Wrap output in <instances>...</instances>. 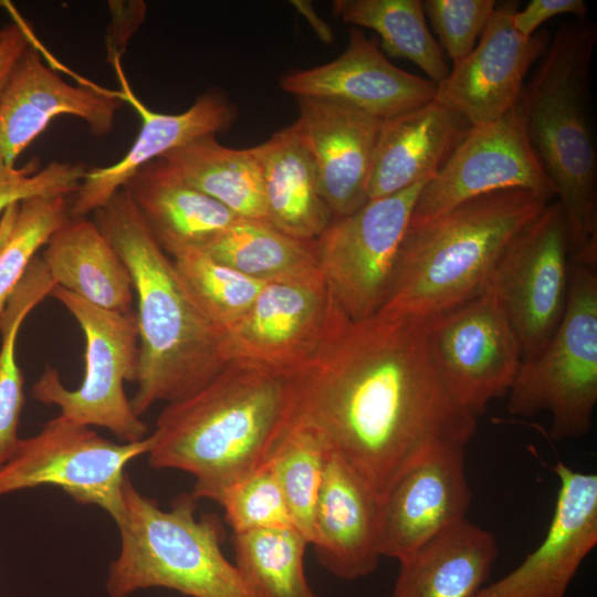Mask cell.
I'll list each match as a JSON object with an SVG mask.
<instances>
[{
  "label": "cell",
  "mask_w": 597,
  "mask_h": 597,
  "mask_svg": "<svg viewBox=\"0 0 597 597\" xmlns=\"http://www.w3.org/2000/svg\"><path fill=\"white\" fill-rule=\"evenodd\" d=\"M331 304L321 273L265 283L248 312L223 333L226 360L292 376L318 348Z\"/></svg>",
  "instance_id": "5bb4252c"
},
{
  "label": "cell",
  "mask_w": 597,
  "mask_h": 597,
  "mask_svg": "<svg viewBox=\"0 0 597 597\" xmlns=\"http://www.w3.org/2000/svg\"><path fill=\"white\" fill-rule=\"evenodd\" d=\"M159 159L238 217L268 222L262 171L252 148H231L205 136Z\"/></svg>",
  "instance_id": "83f0119b"
},
{
  "label": "cell",
  "mask_w": 597,
  "mask_h": 597,
  "mask_svg": "<svg viewBox=\"0 0 597 597\" xmlns=\"http://www.w3.org/2000/svg\"><path fill=\"white\" fill-rule=\"evenodd\" d=\"M597 25L575 19L558 27L517 108L528 143L555 189L569 230L570 260L597 265V153L589 73Z\"/></svg>",
  "instance_id": "277c9868"
},
{
  "label": "cell",
  "mask_w": 597,
  "mask_h": 597,
  "mask_svg": "<svg viewBox=\"0 0 597 597\" xmlns=\"http://www.w3.org/2000/svg\"><path fill=\"white\" fill-rule=\"evenodd\" d=\"M548 202L528 190L506 189L408 227L378 312L427 320L475 297L509 243Z\"/></svg>",
  "instance_id": "5b68a950"
},
{
  "label": "cell",
  "mask_w": 597,
  "mask_h": 597,
  "mask_svg": "<svg viewBox=\"0 0 597 597\" xmlns=\"http://www.w3.org/2000/svg\"><path fill=\"white\" fill-rule=\"evenodd\" d=\"M423 13L439 38V45L460 63L475 46L496 7L494 0H426Z\"/></svg>",
  "instance_id": "8d00e7d4"
},
{
  "label": "cell",
  "mask_w": 597,
  "mask_h": 597,
  "mask_svg": "<svg viewBox=\"0 0 597 597\" xmlns=\"http://www.w3.org/2000/svg\"><path fill=\"white\" fill-rule=\"evenodd\" d=\"M123 500L124 514L116 523L121 548L105 582L109 597H128L147 588L189 597H252L222 552L219 517H197L198 500L191 493L179 494L169 510H161L126 474Z\"/></svg>",
  "instance_id": "8992f818"
},
{
  "label": "cell",
  "mask_w": 597,
  "mask_h": 597,
  "mask_svg": "<svg viewBox=\"0 0 597 597\" xmlns=\"http://www.w3.org/2000/svg\"><path fill=\"white\" fill-rule=\"evenodd\" d=\"M292 418L290 377L229 362L199 390L165 406L148 462L191 474L192 496L216 501L270 460Z\"/></svg>",
  "instance_id": "7a4b0ae2"
},
{
  "label": "cell",
  "mask_w": 597,
  "mask_h": 597,
  "mask_svg": "<svg viewBox=\"0 0 597 597\" xmlns=\"http://www.w3.org/2000/svg\"><path fill=\"white\" fill-rule=\"evenodd\" d=\"M122 189L170 256L185 250H203L240 218L188 185L164 159L140 167Z\"/></svg>",
  "instance_id": "cb8c5ba5"
},
{
  "label": "cell",
  "mask_w": 597,
  "mask_h": 597,
  "mask_svg": "<svg viewBox=\"0 0 597 597\" xmlns=\"http://www.w3.org/2000/svg\"><path fill=\"white\" fill-rule=\"evenodd\" d=\"M171 259L196 304L223 333L248 312L265 284L213 259L203 250H185Z\"/></svg>",
  "instance_id": "e575fe53"
},
{
  "label": "cell",
  "mask_w": 597,
  "mask_h": 597,
  "mask_svg": "<svg viewBox=\"0 0 597 597\" xmlns=\"http://www.w3.org/2000/svg\"><path fill=\"white\" fill-rule=\"evenodd\" d=\"M28 30L21 22H13L3 28V39L0 43V93L15 63L32 42Z\"/></svg>",
  "instance_id": "60d3db41"
},
{
  "label": "cell",
  "mask_w": 597,
  "mask_h": 597,
  "mask_svg": "<svg viewBox=\"0 0 597 597\" xmlns=\"http://www.w3.org/2000/svg\"><path fill=\"white\" fill-rule=\"evenodd\" d=\"M301 132L316 165L321 193L333 218L368 201L373 155L383 119L347 103L295 96Z\"/></svg>",
  "instance_id": "44dd1931"
},
{
  "label": "cell",
  "mask_w": 597,
  "mask_h": 597,
  "mask_svg": "<svg viewBox=\"0 0 597 597\" xmlns=\"http://www.w3.org/2000/svg\"><path fill=\"white\" fill-rule=\"evenodd\" d=\"M251 148L262 171L268 222L291 237L314 241L334 218L295 122Z\"/></svg>",
  "instance_id": "d4e9b609"
},
{
  "label": "cell",
  "mask_w": 597,
  "mask_h": 597,
  "mask_svg": "<svg viewBox=\"0 0 597 597\" xmlns=\"http://www.w3.org/2000/svg\"><path fill=\"white\" fill-rule=\"evenodd\" d=\"M597 404V265L569 264L563 318L545 347L521 362L507 392V410L531 417L548 411L554 440L580 438Z\"/></svg>",
  "instance_id": "52a82bcc"
},
{
  "label": "cell",
  "mask_w": 597,
  "mask_h": 597,
  "mask_svg": "<svg viewBox=\"0 0 597 597\" xmlns=\"http://www.w3.org/2000/svg\"><path fill=\"white\" fill-rule=\"evenodd\" d=\"M70 217L67 196H36L8 207L0 219V315L36 252Z\"/></svg>",
  "instance_id": "836d02e7"
},
{
  "label": "cell",
  "mask_w": 597,
  "mask_h": 597,
  "mask_svg": "<svg viewBox=\"0 0 597 597\" xmlns=\"http://www.w3.org/2000/svg\"><path fill=\"white\" fill-rule=\"evenodd\" d=\"M234 565L252 597H317L304 568L310 545L295 527L232 534Z\"/></svg>",
  "instance_id": "4dcf8cb0"
},
{
  "label": "cell",
  "mask_w": 597,
  "mask_h": 597,
  "mask_svg": "<svg viewBox=\"0 0 597 597\" xmlns=\"http://www.w3.org/2000/svg\"><path fill=\"white\" fill-rule=\"evenodd\" d=\"M569 264L568 224L555 201L514 237L491 271L485 290L507 318L522 360L545 347L563 318Z\"/></svg>",
  "instance_id": "8fae6325"
},
{
  "label": "cell",
  "mask_w": 597,
  "mask_h": 597,
  "mask_svg": "<svg viewBox=\"0 0 597 597\" xmlns=\"http://www.w3.org/2000/svg\"><path fill=\"white\" fill-rule=\"evenodd\" d=\"M433 366L453 399L478 418L507 395L522 362L519 341L491 292L428 318Z\"/></svg>",
  "instance_id": "7c38bea8"
},
{
  "label": "cell",
  "mask_w": 597,
  "mask_h": 597,
  "mask_svg": "<svg viewBox=\"0 0 597 597\" xmlns=\"http://www.w3.org/2000/svg\"><path fill=\"white\" fill-rule=\"evenodd\" d=\"M111 23L106 34L107 54L111 61L121 59L130 36L143 23L146 13L144 1H111Z\"/></svg>",
  "instance_id": "ab89813d"
},
{
  "label": "cell",
  "mask_w": 597,
  "mask_h": 597,
  "mask_svg": "<svg viewBox=\"0 0 597 597\" xmlns=\"http://www.w3.org/2000/svg\"><path fill=\"white\" fill-rule=\"evenodd\" d=\"M87 169L71 161H52L43 168L31 161L22 168L0 169V213L27 198L73 195Z\"/></svg>",
  "instance_id": "74e56055"
},
{
  "label": "cell",
  "mask_w": 597,
  "mask_h": 597,
  "mask_svg": "<svg viewBox=\"0 0 597 597\" xmlns=\"http://www.w3.org/2000/svg\"><path fill=\"white\" fill-rule=\"evenodd\" d=\"M472 492L465 447L432 448L402 472L380 499V556L398 562L467 519Z\"/></svg>",
  "instance_id": "9a60e30c"
},
{
  "label": "cell",
  "mask_w": 597,
  "mask_h": 597,
  "mask_svg": "<svg viewBox=\"0 0 597 597\" xmlns=\"http://www.w3.org/2000/svg\"><path fill=\"white\" fill-rule=\"evenodd\" d=\"M280 85L294 96L347 103L380 119L432 101L437 84L392 64L365 32L352 27L344 52L335 60L284 75Z\"/></svg>",
  "instance_id": "ffe728a7"
},
{
  "label": "cell",
  "mask_w": 597,
  "mask_h": 597,
  "mask_svg": "<svg viewBox=\"0 0 597 597\" xmlns=\"http://www.w3.org/2000/svg\"><path fill=\"white\" fill-rule=\"evenodd\" d=\"M524 189L551 201L555 189L528 143L517 105L495 122L470 127L422 187L409 227L428 222L470 199Z\"/></svg>",
  "instance_id": "4fadbf2b"
},
{
  "label": "cell",
  "mask_w": 597,
  "mask_h": 597,
  "mask_svg": "<svg viewBox=\"0 0 597 597\" xmlns=\"http://www.w3.org/2000/svg\"><path fill=\"white\" fill-rule=\"evenodd\" d=\"M57 300L80 325L85 338V373L75 389L66 388L54 368H45L32 387V397L57 406L60 416L84 426L109 430L121 442H137L148 427L127 398L125 381L135 383L138 367L136 315L97 307L63 287L54 286Z\"/></svg>",
  "instance_id": "ba28073f"
},
{
  "label": "cell",
  "mask_w": 597,
  "mask_h": 597,
  "mask_svg": "<svg viewBox=\"0 0 597 597\" xmlns=\"http://www.w3.org/2000/svg\"><path fill=\"white\" fill-rule=\"evenodd\" d=\"M333 11L344 23L375 31L386 54L416 64L439 85L450 69L426 22L419 0H335Z\"/></svg>",
  "instance_id": "f546056e"
},
{
  "label": "cell",
  "mask_w": 597,
  "mask_h": 597,
  "mask_svg": "<svg viewBox=\"0 0 597 597\" xmlns=\"http://www.w3.org/2000/svg\"><path fill=\"white\" fill-rule=\"evenodd\" d=\"M587 11L584 0H531L524 9L513 13L512 24L521 35L530 38L541 24L553 17L573 14L577 19H584Z\"/></svg>",
  "instance_id": "f35d334b"
},
{
  "label": "cell",
  "mask_w": 597,
  "mask_h": 597,
  "mask_svg": "<svg viewBox=\"0 0 597 597\" xmlns=\"http://www.w3.org/2000/svg\"><path fill=\"white\" fill-rule=\"evenodd\" d=\"M331 447L313 426L292 418L268 463L289 506L293 525L311 545L314 511Z\"/></svg>",
  "instance_id": "d6a6232c"
},
{
  "label": "cell",
  "mask_w": 597,
  "mask_h": 597,
  "mask_svg": "<svg viewBox=\"0 0 597 597\" xmlns=\"http://www.w3.org/2000/svg\"><path fill=\"white\" fill-rule=\"evenodd\" d=\"M429 179L334 218L314 240L329 295L348 317L365 318L383 306L416 200Z\"/></svg>",
  "instance_id": "30bf717a"
},
{
  "label": "cell",
  "mask_w": 597,
  "mask_h": 597,
  "mask_svg": "<svg viewBox=\"0 0 597 597\" xmlns=\"http://www.w3.org/2000/svg\"><path fill=\"white\" fill-rule=\"evenodd\" d=\"M291 3L305 18L322 42L328 44L333 42V30L329 24L315 12L311 1L293 0Z\"/></svg>",
  "instance_id": "b9f144b4"
},
{
  "label": "cell",
  "mask_w": 597,
  "mask_h": 597,
  "mask_svg": "<svg viewBox=\"0 0 597 597\" xmlns=\"http://www.w3.org/2000/svg\"><path fill=\"white\" fill-rule=\"evenodd\" d=\"M554 512L541 544L520 565L475 597H565L582 563L597 545V474L562 461Z\"/></svg>",
  "instance_id": "ac0fdd59"
},
{
  "label": "cell",
  "mask_w": 597,
  "mask_h": 597,
  "mask_svg": "<svg viewBox=\"0 0 597 597\" xmlns=\"http://www.w3.org/2000/svg\"><path fill=\"white\" fill-rule=\"evenodd\" d=\"M498 555L495 536L465 519L399 562L390 597H475Z\"/></svg>",
  "instance_id": "484cf974"
},
{
  "label": "cell",
  "mask_w": 597,
  "mask_h": 597,
  "mask_svg": "<svg viewBox=\"0 0 597 597\" xmlns=\"http://www.w3.org/2000/svg\"><path fill=\"white\" fill-rule=\"evenodd\" d=\"M112 63L122 84L123 101L129 102L140 116V129L118 161L87 169L78 189L72 195L71 217H85L94 212L105 206L144 165L198 138L223 133L237 119L235 105L218 88L203 92L181 113L154 112L130 90L121 67V59L116 57Z\"/></svg>",
  "instance_id": "d6986e66"
},
{
  "label": "cell",
  "mask_w": 597,
  "mask_h": 597,
  "mask_svg": "<svg viewBox=\"0 0 597 597\" xmlns=\"http://www.w3.org/2000/svg\"><path fill=\"white\" fill-rule=\"evenodd\" d=\"M214 502L223 509L232 534L294 527L281 486L268 462L226 488Z\"/></svg>",
  "instance_id": "d590c367"
},
{
  "label": "cell",
  "mask_w": 597,
  "mask_h": 597,
  "mask_svg": "<svg viewBox=\"0 0 597 597\" xmlns=\"http://www.w3.org/2000/svg\"><path fill=\"white\" fill-rule=\"evenodd\" d=\"M203 251L262 283L301 280L321 273L314 241L291 237L262 220L238 218Z\"/></svg>",
  "instance_id": "f1b7e54d"
},
{
  "label": "cell",
  "mask_w": 597,
  "mask_h": 597,
  "mask_svg": "<svg viewBox=\"0 0 597 597\" xmlns=\"http://www.w3.org/2000/svg\"><path fill=\"white\" fill-rule=\"evenodd\" d=\"M41 259L56 286L103 310L132 312L130 273L94 221L70 216L44 245Z\"/></svg>",
  "instance_id": "4316f807"
},
{
  "label": "cell",
  "mask_w": 597,
  "mask_h": 597,
  "mask_svg": "<svg viewBox=\"0 0 597 597\" xmlns=\"http://www.w3.org/2000/svg\"><path fill=\"white\" fill-rule=\"evenodd\" d=\"M469 128L460 115L434 98L383 119L370 167L368 200L431 178Z\"/></svg>",
  "instance_id": "603a6c76"
},
{
  "label": "cell",
  "mask_w": 597,
  "mask_h": 597,
  "mask_svg": "<svg viewBox=\"0 0 597 597\" xmlns=\"http://www.w3.org/2000/svg\"><path fill=\"white\" fill-rule=\"evenodd\" d=\"M123 102L121 92L69 84L31 42L0 93V169L14 168L20 154L61 115L82 119L94 136L108 135Z\"/></svg>",
  "instance_id": "e0dca14e"
},
{
  "label": "cell",
  "mask_w": 597,
  "mask_h": 597,
  "mask_svg": "<svg viewBox=\"0 0 597 597\" xmlns=\"http://www.w3.org/2000/svg\"><path fill=\"white\" fill-rule=\"evenodd\" d=\"M95 223L127 266L137 296V416L184 399L228 364L223 332L196 304L126 190L95 210Z\"/></svg>",
  "instance_id": "3957f363"
},
{
  "label": "cell",
  "mask_w": 597,
  "mask_h": 597,
  "mask_svg": "<svg viewBox=\"0 0 597 597\" xmlns=\"http://www.w3.org/2000/svg\"><path fill=\"white\" fill-rule=\"evenodd\" d=\"M516 10L515 1L496 3L478 44L437 85L434 100L470 127L495 122L516 107L528 70L548 46L545 31L526 38L514 29Z\"/></svg>",
  "instance_id": "2e32d148"
},
{
  "label": "cell",
  "mask_w": 597,
  "mask_h": 597,
  "mask_svg": "<svg viewBox=\"0 0 597 597\" xmlns=\"http://www.w3.org/2000/svg\"><path fill=\"white\" fill-rule=\"evenodd\" d=\"M55 283L42 259L35 256L0 315V468L12 457L21 438L19 423L24 384L17 362V339L29 313L51 295Z\"/></svg>",
  "instance_id": "1f68e13d"
},
{
  "label": "cell",
  "mask_w": 597,
  "mask_h": 597,
  "mask_svg": "<svg viewBox=\"0 0 597 597\" xmlns=\"http://www.w3.org/2000/svg\"><path fill=\"white\" fill-rule=\"evenodd\" d=\"M2 39H3V28H0V43H1Z\"/></svg>",
  "instance_id": "7bdbcfd3"
},
{
  "label": "cell",
  "mask_w": 597,
  "mask_h": 597,
  "mask_svg": "<svg viewBox=\"0 0 597 597\" xmlns=\"http://www.w3.org/2000/svg\"><path fill=\"white\" fill-rule=\"evenodd\" d=\"M427 320L376 313L354 320L332 298L324 337L290 376L293 418L316 428L381 499L434 447H467L478 418L442 384Z\"/></svg>",
  "instance_id": "6da1fadb"
},
{
  "label": "cell",
  "mask_w": 597,
  "mask_h": 597,
  "mask_svg": "<svg viewBox=\"0 0 597 597\" xmlns=\"http://www.w3.org/2000/svg\"><path fill=\"white\" fill-rule=\"evenodd\" d=\"M380 498L338 453L328 452L314 520L316 558L333 576L354 580L375 572Z\"/></svg>",
  "instance_id": "7402d4cb"
},
{
  "label": "cell",
  "mask_w": 597,
  "mask_h": 597,
  "mask_svg": "<svg viewBox=\"0 0 597 597\" xmlns=\"http://www.w3.org/2000/svg\"><path fill=\"white\" fill-rule=\"evenodd\" d=\"M151 443L150 434L137 442H114L59 415L21 439L0 468V496L55 486L78 504L103 509L116 524L124 514V470L147 454Z\"/></svg>",
  "instance_id": "9c48e42d"
}]
</instances>
